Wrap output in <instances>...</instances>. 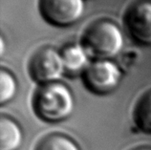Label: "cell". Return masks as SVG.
I'll list each match as a JSON object with an SVG mask.
<instances>
[{"instance_id": "6da1fadb", "label": "cell", "mask_w": 151, "mask_h": 150, "mask_svg": "<svg viewBox=\"0 0 151 150\" xmlns=\"http://www.w3.org/2000/svg\"><path fill=\"white\" fill-rule=\"evenodd\" d=\"M81 44L91 58L109 60L121 53L124 47V35L117 24L107 19H101L85 29Z\"/></svg>"}, {"instance_id": "7a4b0ae2", "label": "cell", "mask_w": 151, "mask_h": 150, "mask_svg": "<svg viewBox=\"0 0 151 150\" xmlns=\"http://www.w3.org/2000/svg\"><path fill=\"white\" fill-rule=\"evenodd\" d=\"M75 108L73 94L66 84L52 82L41 85L34 98V109L41 120L60 122L72 115Z\"/></svg>"}, {"instance_id": "3957f363", "label": "cell", "mask_w": 151, "mask_h": 150, "mask_svg": "<svg viewBox=\"0 0 151 150\" xmlns=\"http://www.w3.org/2000/svg\"><path fill=\"white\" fill-rule=\"evenodd\" d=\"M29 70L32 78L41 85L59 81L65 72L61 53L52 47L37 50L30 60Z\"/></svg>"}, {"instance_id": "277c9868", "label": "cell", "mask_w": 151, "mask_h": 150, "mask_svg": "<svg viewBox=\"0 0 151 150\" xmlns=\"http://www.w3.org/2000/svg\"><path fill=\"white\" fill-rule=\"evenodd\" d=\"M121 80V68L111 60H94L83 72V81L86 87L98 95L113 92Z\"/></svg>"}, {"instance_id": "5b68a950", "label": "cell", "mask_w": 151, "mask_h": 150, "mask_svg": "<svg viewBox=\"0 0 151 150\" xmlns=\"http://www.w3.org/2000/svg\"><path fill=\"white\" fill-rule=\"evenodd\" d=\"M42 17L50 24L58 27L73 25L84 11L83 0H39Z\"/></svg>"}, {"instance_id": "8992f818", "label": "cell", "mask_w": 151, "mask_h": 150, "mask_svg": "<svg viewBox=\"0 0 151 150\" xmlns=\"http://www.w3.org/2000/svg\"><path fill=\"white\" fill-rule=\"evenodd\" d=\"M124 23L135 41L151 45V0H138L131 4L124 14Z\"/></svg>"}, {"instance_id": "52a82bcc", "label": "cell", "mask_w": 151, "mask_h": 150, "mask_svg": "<svg viewBox=\"0 0 151 150\" xmlns=\"http://www.w3.org/2000/svg\"><path fill=\"white\" fill-rule=\"evenodd\" d=\"M61 57L65 67V72L77 74L86 70L90 57L81 44H70L62 50Z\"/></svg>"}, {"instance_id": "ba28073f", "label": "cell", "mask_w": 151, "mask_h": 150, "mask_svg": "<svg viewBox=\"0 0 151 150\" xmlns=\"http://www.w3.org/2000/svg\"><path fill=\"white\" fill-rule=\"evenodd\" d=\"M23 141V133L17 122L7 117L0 120V150H17Z\"/></svg>"}, {"instance_id": "9c48e42d", "label": "cell", "mask_w": 151, "mask_h": 150, "mask_svg": "<svg viewBox=\"0 0 151 150\" xmlns=\"http://www.w3.org/2000/svg\"><path fill=\"white\" fill-rule=\"evenodd\" d=\"M134 121L142 132L151 134V91L139 100L134 111Z\"/></svg>"}, {"instance_id": "30bf717a", "label": "cell", "mask_w": 151, "mask_h": 150, "mask_svg": "<svg viewBox=\"0 0 151 150\" xmlns=\"http://www.w3.org/2000/svg\"><path fill=\"white\" fill-rule=\"evenodd\" d=\"M35 150H81L78 145L69 137L52 134L45 137L37 144Z\"/></svg>"}, {"instance_id": "8fae6325", "label": "cell", "mask_w": 151, "mask_h": 150, "mask_svg": "<svg viewBox=\"0 0 151 150\" xmlns=\"http://www.w3.org/2000/svg\"><path fill=\"white\" fill-rule=\"evenodd\" d=\"M17 92V83L13 74L2 69L0 72V103H8L14 98Z\"/></svg>"}, {"instance_id": "7c38bea8", "label": "cell", "mask_w": 151, "mask_h": 150, "mask_svg": "<svg viewBox=\"0 0 151 150\" xmlns=\"http://www.w3.org/2000/svg\"><path fill=\"white\" fill-rule=\"evenodd\" d=\"M0 40H1V54H3V52H4V39L1 38Z\"/></svg>"}, {"instance_id": "4fadbf2b", "label": "cell", "mask_w": 151, "mask_h": 150, "mask_svg": "<svg viewBox=\"0 0 151 150\" xmlns=\"http://www.w3.org/2000/svg\"><path fill=\"white\" fill-rule=\"evenodd\" d=\"M134 150H151V147H139Z\"/></svg>"}]
</instances>
